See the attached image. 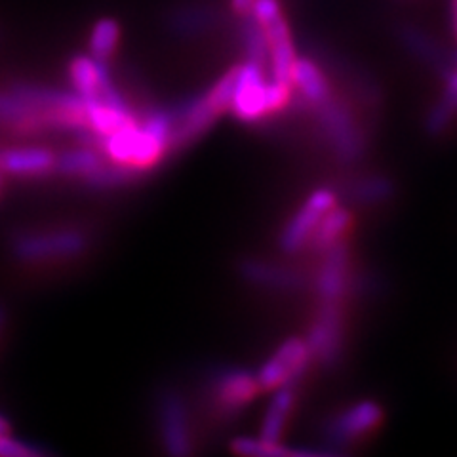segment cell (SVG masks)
Here are the masks:
<instances>
[{
	"label": "cell",
	"instance_id": "ac0fdd59",
	"mask_svg": "<svg viewBox=\"0 0 457 457\" xmlns=\"http://www.w3.org/2000/svg\"><path fill=\"white\" fill-rule=\"evenodd\" d=\"M398 37H400V42H403V46L413 57H418V60H421L428 67L438 71L442 77H445L453 67V62L448 57V54L440 48L438 42L428 35H425L423 31H420V29L410 27V25L403 27L400 29Z\"/></svg>",
	"mask_w": 457,
	"mask_h": 457
},
{
	"label": "cell",
	"instance_id": "5b68a950",
	"mask_svg": "<svg viewBox=\"0 0 457 457\" xmlns=\"http://www.w3.org/2000/svg\"><path fill=\"white\" fill-rule=\"evenodd\" d=\"M383 420V410L376 400H359L336 413L322 425V440L332 455L370 435Z\"/></svg>",
	"mask_w": 457,
	"mask_h": 457
},
{
	"label": "cell",
	"instance_id": "9c48e42d",
	"mask_svg": "<svg viewBox=\"0 0 457 457\" xmlns=\"http://www.w3.org/2000/svg\"><path fill=\"white\" fill-rule=\"evenodd\" d=\"M71 82L75 92L84 99H102L105 104L130 109L120 92L111 80L107 62L96 60L92 55H77L69 65Z\"/></svg>",
	"mask_w": 457,
	"mask_h": 457
},
{
	"label": "cell",
	"instance_id": "8fae6325",
	"mask_svg": "<svg viewBox=\"0 0 457 457\" xmlns=\"http://www.w3.org/2000/svg\"><path fill=\"white\" fill-rule=\"evenodd\" d=\"M322 263L317 273L314 290L320 303H339L351 290V253L345 242L322 253Z\"/></svg>",
	"mask_w": 457,
	"mask_h": 457
},
{
	"label": "cell",
	"instance_id": "ffe728a7",
	"mask_svg": "<svg viewBox=\"0 0 457 457\" xmlns=\"http://www.w3.org/2000/svg\"><path fill=\"white\" fill-rule=\"evenodd\" d=\"M353 225V216L347 208L343 206H334L328 210L320 223L314 228V233L311 237L309 246L317 252V253H324L326 250L334 248L339 242H343V237L347 235V231Z\"/></svg>",
	"mask_w": 457,
	"mask_h": 457
},
{
	"label": "cell",
	"instance_id": "44dd1931",
	"mask_svg": "<svg viewBox=\"0 0 457 457\" xmlns=\"http://www.w3.org/2000/svg\"><path fill=\"white\" fill-rule=\"evenodd\" d=\"M295 403V391L294 385H286L275 391V396L270 398V404L262 425V438L267 442H282V435L288 421L292 408Z\"/></svg>",
	"mask_w": 457,
	"mask_h": 457
},
{
	"label": "cell",
	"instance_id": "52a82bcc",
	"mask_svg": "<svg viewBox=\"0 0 457 457\" xmlns=\"http://www.w3.org/2000/svg\"><path fill=\"white\" fill-rule=\"evenodd\" d=\"M336 204H337V195L332 189L320 187L317 191H312L307 196L305 203L299 206L297 212L288 220V223L284 225L278 238L280 250L288 255L305 250L322 216Z\"/></svg>",
	"mask_w": 457,
	"mask_h": 457
},
{
	"label": "cell",
	"instance_id": "7c38bea8",
	"mask_svg": "<svg viewBox=\"0 0 457 457\" xmlns=\"http://www.w3.org/2000/svg\"><path fill=\"white\" fill-rule=\"evenodd\" d=\"M212 391L223 411H238L262 393L257 376L242 368H223L212 379Z\"/></svg>",
	"mask_w": 457,
	"mask_h": 457
},
{
	"label": "cell",
	"instance_id": "d6a6232c",
	"mask_svg": "<svg viewBox=\"0 0 457 457\" xmlns=\"http://www.w3.org/2000/svg\"><path fill=\"white\" fill-rule=\"evenodd\" d=\"M6 433H10V425L3 416H0V435H6Z\"/></svg>",
	"mask_w": 457,
	"mask_h": 457
},
{
	"label": "cell",
	"instance_id": "3957f363",
	"mask_svg": "<svg viewBox=\"0 0 457 457\" xmlns=\"http://www.w3.org/2000/svg\"><path fill=\"white\" fill-rule=\"evenodd\" d=\"M311 109L314 111L320 134L334 151L336 159L343 164L359 162L366 153V136L353 111L334 96Z\"/></svg>",
	"mask_w": 457,
	"mask_h": 457
},
{
	"label": "cell",
	"instance_id": "277c9868",
	"mask_svg": "<svg viewBox=\"0 0 457 457\" xmlns=\"http://www.w3.org/2000/svg\"><path fill=\"white\" fill-rule=\"evenodd\" d=\"M88 246V238L79 228H55V231H29L16 235L12 250L18 260L37 263L73 257Z\"/></svg>",
	"mask_w": 457,
	"mask_h": 457
},
{
	"label": "cell",
	"instance_id": "603a6c76",
	"mask_svg": "<svg viewBox=\"0 0 457 457\" xmlns=\"http://www.w3.org/2000/svg\"><path fill=\"white\" fill-rule=\"evenodd\" d=\"M240 18L242 21L238 27V35H240V46L246 55V62L257 63L267 69L269 45H267L263 27L252 18V13H246V16H240Z\"/></svg>",
	"mask_w": 457,
	"mask_h": 457
},
{
	"label": "cell",
	"instance_id": "f546056e",
	"mask_svg": "<svg viewBox=\"0 0 457 457\" xmlns=\"http://www.w3.org/2000/svg\"><path fill=\"white\" fill-rule=\"evenodd\" d=\"M252 18L260 23V25H265L269 21H273L275 18L280 16V4L278 0H253V4L250 8Z\"/></svg>",
	"mask_w": 457,
	"mask_h": 457
},
{
	"label": "cell",
	"instance_id": "cb8c5ba5",
	"mask_svg": "<svg viewBox=\"0 0 457 457\" xmlns=\"http://www.w3.org/2000/svg\"><path fill=\"white\" fill-rule=\"evenodd\" d=\"M0 120L27 128V130H38V111L13 92H0Z\"/></svg>",
	"mask_w": 457,
	"mask_h": 457
},
{
	"label": "cell",
	"instance_id": "e0dca14e",
	"mask_svg": "<svg viewBox=\"0 0 457 457\" xmlns=\"http://www.w3.org/2000/svg\"><path fill=\"white\" fill-rule=\"evenodd\" d=\"M292 90H297L307 107H314L332 96L324 71L311 57H297L292 69Z\"/></svg>",
	"mask_w": 457,
	"mask_h": 457
},
{
	"label": "cell",
	"instance_id": "8992f818",
	"mask_svg": "<svg viewBox=\"0 0 457 457\" xmlns=\"http://www.w3.org/2000/svg\"><path fill=\"white\" fill-rule=\"evenodd\" d=\"M311 361V351L303 337L286 339L255 371L262 391H277L286 385H295L305 374Z\"/></svg>",
	"mask_w": 457,
	"mask_h": 457
},
{
	"label": "cell",
	"instance_id": "836d02e7",
	"mask_svg": "<svg viewBox=\"0 0 457 457\" xmlns=\"http://www.w3.org/2000/svg\"><path fill=\"white\" fill-rule=\"evenodd\" d=\"M3 322H4V312L0 309V326H3Z\"/></svg>",
	"mask_w": 457,
	"mask_h": 457
},
{
	"label": "cell",
	"instance_id": "e575fe53",
	"mask_svg": "<svg viewBox=\"0 0 457 457\" xmlns=\"http://www.w3.org/2000/svg\"><path fill=\"white\" fill-rule=\"evenodd\" d=\"M453 69H455V75H457V57L453 60Z\"/></svg>",
	"mask_w": 457,
	"mask_h": 457
},
{
	"label": "cell",
	"instance_id": "4316f807",
	"mask_svg": "<svg viewBox=\"0 0 457 457\" xmlns=\"http://www.w3.org/2000/svg\"><path fill=\"white\" fill-rule=\"evenodd\" d=\"M139 176V171L128 168V166H120V164H112V166H105L102 164L97 170H94L90 176H86V183L92 185V187H102V189H109V187H120V185H126L134 181Z\"/></svg>",
	"mask_w": 457,
	"mask_h": 457
},
{
	"label": "cell",
	"instance_id": "d4e9b609",
	"mask_svg": "<svg viewBox=\"0 0 457 457\" xmlns=\"http://www.w3.org/2000/svg\"><path fill=\"white\" fill-rule=\"evenodd\" d=\"M104 164L102 156L94 149H75L63 153L60 159H55V170L65 176H90L94 170Z\"/></svg>",
	"mask_w": 457,
	"mask_h": 457
},
{
	"label": "cell",
	"instance_id": "6da1fadb",
	"mask_svg": "<svg viewBox=\"0 0 457 457\" xmlns=\"http://www.w3.org/2000/svg\"><path fill=\"white\" fill-rule=\"evenodd\" d=\"M265 71V67L246 60L242 65H237L231 111L242 122H260L290 104L292 84L273 79L267 80Z\"/></svg>",
	"mask_w": 457,
	"mask_h": 457
},
{
	"label": "cell",
	"instance_id": "4fadbf2b",
	"mask_svg": "<svg viewBox=\"0 0 457 457\" xmlns=\"http://www.w3.org/2000/svg\"><path fill=\"white\" fill-rule=\"evenodd\" d=\"M240 275L252 286H257V288H267L284 294L299 292L305 286V278L299 270L273 262L255 260V257H250V260L240 263Z\"/></svg>",
	"mask_w": 457,
	"mask_h": 457
},
{
	"label": "cell",
	"instance_id": "484cf974",
	"mask_svg": "<svg viewBox=\"0 0 457 457\" xmlns=\"http://www.w3.org/2000/svg\"><path fill=\"white\" fill-rule=\"evenodd\" d=\"M120 38V27L119 23L111 20V18H104L99 20L90 35V55L96 57V60L107 62L111 54L117 50Z\"/></svg>",
	"mask_w": 457,
	"mask_h": 457
},
{
	"label": "cell",
	"instance_id": "30bf717a",
	"mask_svg": "<svg viewBox=\"0 0 457 457\" xmlns=\"http://www.w3.org/2000/svg\"><path fill=\"white\" fill-rule=\"evenodd\" d=\"M159 428L162 446L170 455L183 457L193 453L189 413L178 391L168 389L162 393L159 400Z\"/></svg>",
	"mask_w": 457,
	"mask_h": 457
},
{
	"label": "cell",
	"instance_id": "f1b7e54d",
	"mask_svg": "<svg viewBox=\"0 0 457 457\" xmlns=\"http://www.w3.org/2000/svg\"><path fill=\"white\" fill-rule=\"evenodd\" d=\"M42 450L25 445L23 440L12 438L10 433L0 435V457H37Z\"/></svg>",
	"mask_w": 457,
	"mask_h": 457
},
{
	"label": "cell",
	"instance_id": "83f0119b",
	"mask_svg": "<svg viewBox=\"0 0 457 457\" xmlns=\"http://www.w3.org/2000/svg\"><path fill=\"white\" fill-rule=\"evenodd\" d=\"M455 117H457V107L442 96L427 114V120H425L427 134L433 137L442 136L452 126Z\"/></svg>",
	"mask_w": 457,
	"mask_h": 457
},
{
	"label": "cell",
	"instance_id": "7402d4cb",
	"mask_svg": "<svg viewBox=\"0 0 457 457\" xmlns=\"http://www.w3.org/2000/svg\"><path fill=\"white\" fill-rule=\"evenodd\" d=\"M231 448L235 453L240 455H252V457H286V455H295V457H322V455H332L328 450H292L284 446L282 442H267L262 436L252 438V436H238L231 442Z\"/></svg>",
	"mask_w": 457,
	"mask_h": 457
},
{
	"label": "cell",
	"instance_id": "7a4b0ae2",
	"mask_svg": "<svg viewBox=\"0 0 457 457\" xmlns=\"http://www.w3.org/2000/svg\"><path fill=\"white\" fill-rule=\"evenodd\" d=\"M237 79V67H233L212 86L183 107L174 111V130H171L170 151H179L191 145L210 126L216 122L225 111L231 109V97Z\"/></svg>",
	"mask_w": 457,
	"mask_h": 457
},
{
	"label": "cell",
	"instance_id": "4dcf8cb0",
	"mask_svg": "<svg viewBox=\"0 0 457 457\" xmlns=\"http://www.w3.org/2000/svg\"><path fill=\"white\" fill-rule=\"evenodd\" d=\"M253 4V0H231V8L238 16H246Z\"/></svg>",
	"mask_w": 457,
	"mask_h": 457
},
{
	"label": "cell",
	"instance_id": "5bb4252c",
	"mask_svg": "<svg viewBox=\"0 0 457 457\" xmlns=\"http://www.w3.org/2000/svg\"><path fill=\"white\" fill-rule=\"evenodd\" d=\"M263 27L267 45H269V63L267 69L270 73V79L278 82H288L292 84V69L297 60L295 46L292 40L290 27L286 23L284 16L280 13L278 18L269 21Z\"/></svg>",
	"mask_w": 457,
	"mask_h": 457
},
{
	"label": "cell",
	"instance_id": "d6986e66",
	"mask_svg": "<svg viewBox=\"0 0 457 457\" xmlns=\"http://www.w3.org/2000/svg\"><path fill=\"white\" fill-rule=\"evenodd\" d=\"M395 181L383 174H362L347 185V196L353 204L379 206L395 196Z\"/></svg>",
	"mask_w": 457,
	"mask_h": 457
},
{
	"label": "cell",
	"instance_id": "9a60e30c",
	"mask_svg": "<svg viewBox=\"0 0 457 457\" xmlns=\"http://www.w3.org/2000/svg\"><path fill=\"white\" fill-rule=\"evenodd\" d=\"M55 170V156L42 147H16L0 153V171L12 176L35 178Z\"/></svg>",
	"mask_w": 457,
	"mask_h": 457
},
{
	"label": "cell",
	"instance_id": "1f68e13d",
	"mask_svg": "<svg viewBox=\"0 0 457 457\" xmlns=\"http://www.w3.org/2000/svg\"><path fill=\"white\" fill-rule=\"evenodd\" d=\"M450 21H452V31L457 40V0H452L450 4Z\"/></svg>",
	"mask_w": 457,
	"mask_h": 457
},
{
	"label": "cell",
	"instance_id": "2e32d148",
	"mask_svg": "<svg viewBox=\"0 0 457 457\" xmlns=\"http://www.w3.org/2000/svg\"><path fill=\"white\" fill-rule=\"evenodd\" d=\"M220 10L212 4H183L168 13V29L179 37H198L212 31L220 23Z\"/></svg>",
	"mask_w": 457,
	"mask_h": 457
},
{
	"label": "cell",
	"instance_id": "ba28073f",
	"mask_svg": "<svg viewBox=\"0 0 457 457\" xmlns=\"http://www.w3.org/2000/svg\"><path fill=\"white\" fill-rule=\"evenodd\" d=\"M311 351V359L320 366H336L343 353V314L339 303H320L317 317H314L309 334L305 337Z\"/></svg>",
	"mask_w": 457,
	"mask_h": 457
}]
</instances>
